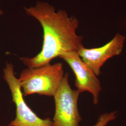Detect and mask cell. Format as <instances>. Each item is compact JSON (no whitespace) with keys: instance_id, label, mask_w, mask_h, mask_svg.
<instances>
[{"instance_id":"obj_1","label":"cell","mask_w":126,"mask_h":126,"mask_svg":"<svg viewBox=\"0 0 126 126\" xmlns=\"http://www.w3.org/2000/svg\"><path fill=\"white\" fill-rule=\"evenodd\" d=\"M28 15L36 19L43 28L44 35L42 50L36 56L21 58L28 68L39 67L50 63L53 59L70 51H77L83 46V37L76 30L79 20L69 17L62 9L56 11L46 2L39 1L34 6L24 8Z\"/></svg>"},{"instance_id":"obj_2","label":"cell","mask_w":126,"mask_h":126,"mask_svg":"<svg viewBox=\"0 0 126 126\" xmlns=\"http://www.w3.org/2000/svg\"><path fill=\"white\" fill-rule=\"evenodd\" d=\"M63 64L48 63L23 70L18 78L23 95L54 97L64 77Z\"/></svg>"},{"instance_id":"obj_3","label":"cell","mask_w":126,"mask_h":126,"mask_svg":"<svg viewBox=\"0 0 126 126\" xmlns=\"http://www.w3.org/2000/svg\"><path fill=\"white\" fill-rule=\"evenodd\" d=\"M3 79L11 92L12 101L16 107L15 118L8 126H53L50 118L42 119L27 105L23 98L20 82L15 74L14 65L7 63L3 70Z\"/></svg>"},{"instance_id":"obj_4","label":"cell","mask_w":126,"mask_h":126,"mask_svg":"<svg viewBox=\"0 0 126 126\" xmlns=\"http://www.w3.org/2000/svg\"><path fill=\"white\" fill-rule=\"evenodd\" d=\"M66 73L54 96L55 112L53 126H79L82 117L78 109V100L80 93L73 90L69 83Z\"/></svg>"},{"instance_id":"obj_5","label":"cell","mask_w":126,"mask_h":126,"mask_svg":"<svg viewBox=\"0 0 126 126\" xmlns=\"http://www.w3.org/2000/svg\"><path fill=\"white\" fill-rule=\"evenodd\" d=\"M59 58L67 63L74 73L76 78L75 85L77 90L80 94L85 92L90 93L93 96V103L97 105L102 91L101 83L98 76L83 61L77 51L68 52Z\"/></svg>"},{"instance_id":"obj_6","label":"cell","mask_w":126,"mask_h":126,"mask_svg":"<svg viewBox=\"0 0 126 126\" xmlns=\"http://www.w3.org/2000/svg\"><path fill=\"white\" fill-rule=\"evenodd\" d=\"M126 37L117 33L111 40L103 46L91 49L82 46L78 51L82 60L97 76L101 74V68L106 62L122 53Z\"/></svg>"},{"instance_id":"obj_7","label":"cell","mask_w":126,"mask_h":126,"mask_svg":"<svg viewBox=\"0 0 126 126\" xmlns=\"http://www.w3.org/2000/svg\"><path fill=\"white\" fill-rule=\"evenodd\" d=\"M118 113L113 111L109 113H105L100 114L97 122L94 126H106L109 122L115 120L117 117Z\"/></svg>"},{"instance_id":"obj_8","label":"cell","mask_w":126,"mask_h":126,"mask_svg":"<svg viewBox=\"0 0 126 126\" xmlns=\"http://www.w3.org/2000/svg\"><path fill=\"white\" fill-rule=\"evenodd\" d=\"M3 11H2L0 9V15H2L3 14Z\"/></svg>"},{"instance_id":"obj_9","label":"cell","mask_w":126,"mask_h":126,"mask_svg":"<svg viewBox=\"0 0 126 126\" xmlns=\"http://www.w3.org/2000/svg\"></svg>"}]
</instances>
